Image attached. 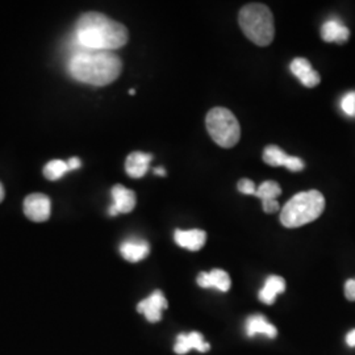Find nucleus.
Masks as SVG:
<instances>
[{"mask_svg": "<svg viewBox=\"0 0 355 355\" xmlns=\"http://www.w3.org/2000/svg\"><path fill=\"white\" fill-rule=\"evenodd\" d=\"M128 40L127 28L103 13H85L76 23V41L86 49L114 51L123 48Z\"/></svg>", "mask_w": 355, "mask_h": 355, "instance_id": "nucleus-1", "label": "nucleus"}, {"mask_svg": "<svg viewBox=\"0 0 355 355\" xmlns=\"http://www.w3.org/2000/svg\"><path fill=\"white\" fill-rule=\"evenodd\" d=\"M123 70V62L114 51H94L79 46L69 64L71 76L91 86H107L114 82Z\"/></svg>", "mask_w": 355, "mask_h": 355, "instance_id": "nucleus-2", "label": "nucleus"}, {"mask_svg": "<svg viewBox=\"0 0 355 355\" xmlns=\"http://www.w3.org/2000/svg\"><path fill=\"white\" fill-rule=\"evenodd\" d=\"M325 209V199L320 191L296 193L282 209L280 223L286 228H300L318 220Z\"/></svg>", "mask_w": 355, "mask_h": 355, "instance_id": "nucleus-3", "label": "nucleus"}, {"mask_svg": "<svg viewBox=\"0 0 355 355\" xmlns=\"http://www.w3.org/2000/svg\"><path fill=\"white\" fill-rule=\"evenodd\" d=\"M239 21L242 32L258 46H267L275 36L274 16L265 4L252 3L240 11Z\"/></svg>", "mask_w": 355, "mask_h": 355, "instance_id": "nucleus-4", "label": "nucleus"}, {"mask_svg": "<svg viewBox=\"0 0 355 355\" xmlns=\"http://www.w3.org/2000/svg\"><path fill=\"white\" fill-rule=\"evenodd\" d=\"M209 136L221 148H233L241 137V127L232 111L223 107L212 108L205 117Z\"/></svg>", "mask_w": 355, "mask_h": 355, "instance_id": "nucleus-5", "label": "nucleus"}, {"mask_svg": "<svg viewBox=\"0 0 355 355\" xmlns=\"http://www.w3.org/2000/svg\"><path fill=\"white\" fill-rule=\"evenodd\" d=\"M51 199L44 193L28 195L24 200V214L35 223H44L51 217Z\"/></svg>", "mask_w": 355, "mask_h": 355, "instance_id": "nucleus-6", "label": "nucleus"}, {"mask_svg": "<svg viewBox=\"0 0 355 355\" xmlns=\"http://www.w3.org/2000/svg\"><path fill=\"white\" fill-rule=\"evenodd\" d=\"M263 161L270 166H283L290 171L297 173L304 168V161L283 152L277 145H268L263 152Z\"/></svg>", "mask_w": 355, "mask_h": 355, "instance_id": "nucleus-7", "label": "nucleus"}, {"mask_svg": "<svg viewBox=\"0 0 355 355\" xmlns=\"http://www.w3.org/2000/svg\"><path fill=\"white\" fill-rule=\"evenodd\" d=\"M167 308V302L162 291L157 290L137 305V311L142 313L148 321L158 322L162 318V312Z\"/></svg>", "mask_w": 355, "mask_h": 355, "instance_id": "nucleus-8", "label": "nucleus"}, {"mask_svg": "<svg viewBox=\"0 0 355 355\" xmlns=\"http://www.w3.org/2000/svg\"><path fill=\"white\" fill-rule=\"evenodd\" d=\"M290 70L308 89H313L320 85V74L305 58H295L290 64Z\"/></svg>", "mask_w": 355, "mask_h": 355, "instance_id": "nucleus-9", "label": "nucleus"}, {"mask_svg": "<svg viewBox=\"0 0 355 355\" xmlns=\"http://www.w3.org/2000/svg\"><path fill=\"white\" fill-rule=\"evenodd\" d=\"M174 240L180 248L191 252H198L205 245L207 234L200 229H190V230L178 229L174 233Z\"/></svg>", "mask_w": 355, "mask_h": 355, "instance_id": "nucleus-10", "label": "nucleus"}, {"mask_svg": "<svg viewBox=\"0 0 355 355\" xmlns=\"http://www.w3.org/2000/svg\"><path fill=\"white\" fill-rule=\"evenodd\" d=\"M192 349L205 353L209 350V343H205L203 336L198 331H192L189 334H179L174 346V352L177 354L183 355L187 354Z\"/></svg>", "mask_w": 355, "mask_h": 355, "instance_id": "nucleus-11", "label": "nucleus"}, {"mask_svg": "<svg viewBox=\"0 0 355 355\" xmlns=\"http://www.w3.org/2000/svg\"><path fill=\"white\" fill-rule=\"evenodd\" d=\"M321 37L327 42L345 44L350 37V31L340 19H329L321 26Z\"/></svg>", "mask_w": 355, "mask_h": 355, "instance_id": "nucleus-12", "label": "nucleus"}, {"mask_svg": "<svg viewBox=\"0 0 355 355\" xmlns=\"http://www.w3.org/2000/svg\"><path fill=\"white\" fill-rule=\"evenodd\" d=\"M198 284L202 288H217L218 291L227 292L230 288V278L224 270L215 268L209 272H202L198 277Z\"/></svg>", "mask_w": 355, "mask_h": 355, "instance_id": "nucleus-13", "label": "nucleus"}, {"mask_svg": "<svg viewBox=\"0 0 355 355\" xmlns=\"http://www.w3.org/2000/svg\"><path fill=\"white\" fill-rule=\"evenodd\" d=\"M112 199H114V207L117 214H129L136 207V193L132 190H128L121 184H116L111 191Z\"/></svg>", "mask_w": 355, "mask_h": 355, "instance_id": "nucleus-14", "label": "nucleus"}, {"mask_svg": "<svg viewBox=\"0 0 355 355\" xmlns=\"http://www.w3.org/2000/svg\"><path fill=\"white\" fill-rule=\"evenodd\" d=\"M120 253L128 262H140L150 253L149 243L144 240H127L120 245Z\"/></svg>", "mask_w": 355, "mask_h": 355, "instance_id": "nucleus-15", "label": "nucleus"}, {"mask_svg": "<svg viewBox=\"0 0 355 355\" xmlns=\"http://www.w3.org/2000/svg\"><path fill=\"white\" fill-rule=\"evenodd\" d=\"M152 154L142 152H133L128 155L125 161V170L130 178H142L149 170L152 162Z\"/></svg>", "mask_w": 355, "mask_h": 355, "instance_id": "nucleus-16", "label": "nucleus"}, {"mask_svg": "<svg viewBox=\"0 0 355 355\" xmlns=\"http://www.w3.org/2000/svg\"><path fill=\"white\" fill-rule=\"evenodd\" d=\"M245 329L248 337H254L258 334L266 336L268 338H275L277 337V328L271 325L266 318L262 315H253L246 320Z\"/></svg>", "mask_w": 355, "mask_h": 355, "instance_id": "nucleus-17", "label": "nucleus"}, {"mask_svg": "<svg viewBox=\"0 0 355 355\" xmlns=\"http://www.w3.org/2000/svg\"><path fill=\"white\" fill-rule=\"evenodd\" d=\"M286 291V282L283 278L277 277V275H271L267 278L265 282L263 288L258 293V297L262 303L267 305L274 304L278 295Z\"/></svg>", "mask_w": 355, "mask_h": 355, "instance_id": "nucleus-18", "label": "nucleus"}, {"mask_svg": "<svg viewBox=\"0 0 355 355\" xmlns=\"http://www.w3.org/2000/svg\"><path fill=\"white\" fill-rule=\"evenodd\" d=\"M282 193V189L279 184L274 180H267L263 182L255 192V196L259 198L263 202H268V200H277V198L280 196Z\"/></svg>", "mask_w": 355, "mask_h": 355, "instance_id": "nucleus-19", "label": "nucleus"}, {"mask_svg": "<svg viewBox=\"0 0 355 355\" xmlns=\"http://www.w3.org/2000/svg\"><path fill=\"white\" fill-rule=\"evenodd\" d=\"M67 171H70L67 162L61 161V159L51 161L44 167V175L49 180H58L64 177Z\"/></svg>", "mask_w": 355, "mask_h": 355, "instance_id": "nucleus-20", "label": "nucleus"}, {"mask_svg": "<svg viewBox=\"0 0 355 355\" xmlns=\"http://www.w3.org/2000/svg\"><path fill=\"white\" fill-rule=\"evenodd\" d=\"M340 107L343 114L355 119V91H349L343 95L340 101Z\"/></svg>", "mask_w": 355, "mask_h": 355, "instance_id": "nucleus-21", "label": "nucleus"}, {"mask_svg": "<svg viewBox=\"0 0 355 355\" xmlns=\"http://www.w3.org/2000/svg\"><path fill=\"white\" fill-rule=\"evenodd\" d=\"M237 189L243 195H255V192H257V187H255L253 180H250V179H241L237 184Z\"/></svg>", "mask_w": 355, "mask_h": 355, "instance_id": "nucleus-22", "label": "nucleus"}, {"mask_svg": "<svg viewBox=\"0 0 355 355\" xmlns=\"http://www.w3.org/2000/svg\"><path fill=\"white\" fill-rule=\"evenodd\" d=\"M345 296L349 302H355V279H349L345 283Z\"/></svg>", "mask_w": 355, "mask_h": 355, "instance_id": "nucleus-23", "label": "nucleus"}, {"mask_svg": "<svg viewBox=\"0 0 355 355\" xmlns=\"http://www.w3.org/2000/svg\"><path fill=\"white\" fill-rule=\"evenodd\" d=\"M262 208L266 214H275L279 211L280 205L278 200H268L262 203Z\"/></svg>", "mask_w": 355, "mask_h": 355, "instance_id": "nucleus-24", "label": "nucleus"}, {"mask_svg": "<svg viewBox=\"0 0 355 355\" xmlns=\"http://www.w3.org/2000/svg\"><path fill=\"white\" fill-rule=\"evenodd\" d=\"M67 166H69V170H76V168H79V167L82 166V162H80L79 158L73 157V158H70V159L67 161Z\"/></svg>", "mask_w": 355, "mask_h": 355, "instance_id": "nucleus-25", "label": "nucleus"}, {"mask_svg": "<svg viewBox=\"0 0 355 355\" xmlns=\"http://www.w3.org/2000/svg\"><path fill=\"white\" fill-rule=\"evenodd\" d=\"M346 343L350 347H355V329L352 330L347 333L346 336Z\"/></svg>", "mask_w": 355, "mask_h": 355, "instance_id": "nucleus-26", "label": "nucleus"}, {"mask_svg": "<svg viewBox=\"0 0 355 355\" xmlns=\"http://www.w3.org/2000/svg\"><path fill=\"white\" fill-rule=\"evenodd\" d=\"M154 173L157 174V175H161V177H165L166 171L164 167H157V168H154Z\"/></svg>", "mask_w": 355, "mask_h": 355, "instance_id": "nucleus-27", "label": "nucleus"}, {"mask_svg": "<svg viewBox=\"0 0 355 355\" xmlns=\"http://www.w3.org/2000/svg\"><path fill=\"white\" fill-rule=\"evenodd\" d=\"M4 195H6V192H4V189H3V186H1V183H0V203H1L3 199H4Z\"/></svg>", "mask_w": 355, "mask_h": 355, "instance_id": "nucleus-28", "label": "nucleus"}, {"mask_svg": "<svg viewBox=\"0 0 355 355\" xmlns=\"http://www.w3.org/2000/svg\"><path fill=\"white\" fill-rule=\"evenodd\" d=\"M135 94H136V91H135V89H129V95H135Z\"/></svg>", "mask_w": 355, "mask_h": 355, "instance_id": "nucleus-29", "label": "nucleus"}]
</instances>
